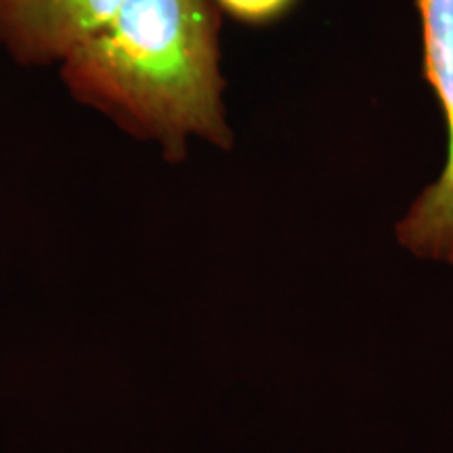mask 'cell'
I'll list each match as a JSON object with an SVG mask.
<instances>
[{"label": "cell", "mask_w": 453, "mask_h": 453, "mask_svg": "<svg viewBox=\"0 0 453 453\" xmlns=\"http://www.w3.org/2000/svg\"><path fill=\"white\" fill-rule=\"evenodd\" d=\"M217 7L246 24H267L281 17L294 0H214Z\"/></svg>", "instance_id": "obj_4"}, {"label": "cell", "mask_w": 453, "mask_h": 453, "mask_svg": "<svg viewBox=\"0 0 453 453\" xmlns=\"http://www.w3.org/2000/svg\"><path fill=\"white\" fill-rule=\"evenodd\" d=\"M124 0H0V49L17 65L59 67Z\"/></svg>", "instance_id": "obj_3"}, {"label": "cell", "mask_w": 453, "mask_h": 453, "mask_svg": "<svg viewBox=\"0 0 453 453\" xmlns=\"http://www.w3.org/2000/svg\"><path fill=\"white\" fill-rule=\"evenodd\" d=\"M422 24L424 73L447 127V156L439 177L396 220L395 237L411 257L453 267V0H416Z\"/></svg>", "instance_id": "obj_2"}, {"label": "cell", "mask_w": 453, "mask_h": 453, "mask_svg": "<svg viewBox=\"0 0 453 453\" xmlns=\"http://www.w3.org/2000/svg\"><path fill=\"white\" fill-rule=\"evenodd\" d=\"M70 97L164 160L191 141L231 150L214 0H124L116 15L59 65Z\"/></svg>", "instance_id": "obj_1"}]
</instances>
